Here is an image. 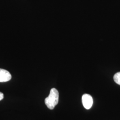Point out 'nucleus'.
<instances>
[{"instance_id":"f257e3e1","label":"nucleus","mask_w":120,"mask_h":120,"mask_svg":"<svg viewBox=\"0 0 120 120\" xmlns=\"http://www.w3.org/2000/svg\"><path fill=\"white\" fill-rule=\"evenodd\" d=\"M59 99V93L58 90L53 88L51 90L49 96L45 100V102L47 107L50 109H53L58 104Z\"/></svg>"},{"instance_id":"f03ea898","label":"nucleus","mask_w":120,"mask_h":120,"mask_svg":"<svg viewBox=\"0 0 120 120\" xmlns=\"http://www.w3.org/2000/svg\"><path fill=\"white\" fill-rule=\"evenodd\" d=\"M82 101L83 107L87 109H90L92 106L93 98L90 94H84L82 96Z\"/></svg>"},{"instance_id":"7ed1b4c3","label":"nucleus","mask_w":120,"mask_h":120,"mask_svg":"<svg viewBox=\"0 0 120 120\" xmlns=\"http://www.w3.org/2000/svg\"><path fill=\"white\" fill-rule=\"evenodd\" d=\"M11 78L12 76L10 72L4 69L0 68V82L9 81Z\"/></svg>"},{"instance_id":"20e7f679","label":"nucleus","mask_w":120,"mask_h":120,"mask_svg":"<svg viewBox=\"0 0 120 120\" xmlns=\"http://www.w3.org/2000/svg\"><path fill=\"white\" fill-rule=\"evenodd\" d=\"M113 79L117 84L120 85V72H118L114 75Z\"/></svg>"},{"instance_id":"39448f33","label":"nucleus","mask_w":120,"mask_h":120,"mask_svg":"<svg viewBox=\"0 0 120 120\" xmlns=\"http://www.w3.org/2000/svg\"><path fill=\"white\" fill-rule=\"evenodd\" d=\"M4 98V94L3 93L0 92V101L2 100Z\"/></svg>"}]
</instances>
